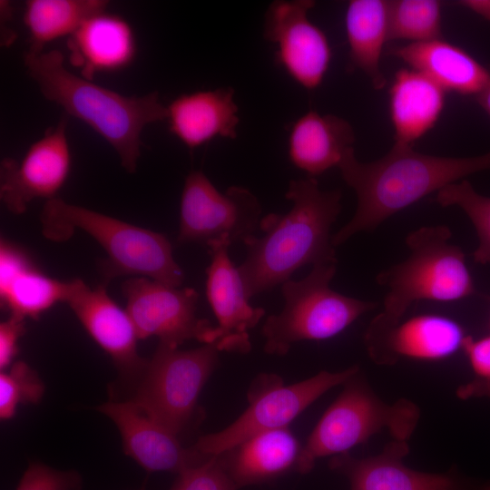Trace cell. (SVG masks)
<instances>
[{
  "instance_id": "9c48e42d",
  "label": "cell",
  "mask_w": 490,
  "mask_h": 490,
  "mask_svg": "<svg viewBox=\"0 0 490 490\" xmlns=\"http://www.w3.org/2000/svg\"><path fill=\"white\" fill-rule=\"evenodd\" d=\"M358 371V366L338 372L322 370L289 386L278 376H260L250 387V406L243 414L223 430L201 436L192 447L205 456H218L257 434L286 427L319 397Z\"/></svg>"
},
{
  "instance_id": "7c38bea8",
  "label": "cell",
  "mask_w": 490,
  "mask_h": 490,
  "mask_svg": "<svg viewBox=\"0 0 490 490\" xmlns=\"http://www.w3.org/2000/svg\"><path fill=\"white\" fill-rule=\"evenodd\" d=\"M315 4L274 1L266 11L263 31L264 37L276 44V64L307 90L321 84L332 57L327 35L308 16Z\"/></svg>"
},
{
  "instance_id": "52a82bcc",
  "label": "cell",
  "mask_w": 490,
  "mask_h": 490,
  "mask_svg": "<svg viewBox=\"0 0 490 490\" xmlns=\"http://www.w3.org/2000/svg\"><path fill=\"white\" fill-rule=\"evenodd\" d=\"M337 262L317 263L304 279L281 284L284 308L280 313L270 316L262 327L265 352L283 356L296 342L330 338L377 306L374 301L351 298L330 288Z\"/></svg>"
},
{
  "instance_id": "7402d4cb",
  "label": "cell",
  "mask_w": 490,
  "mask_h": 490,
  "mask_svg": "<svg viewBox=\"0 0 490 490\" xmlns=\"http://www.w3.org/2000/svg\"><path fill=\"white\" fill-rule=\"evenodd\" d=\"M301 448L286 426L257 434L218 456L239 489L296 471Z\"/></svg>"
},
{
  "instance_id": "603a6c76",
  "label": "cell",
  "mask_w": 490,
  "mask_h": 490,
  "mask_svg": "<svg viewBox=\"0 0 490 490\" xmlns=\"http://www.w3.org/2000/svg\"><path fill=\"white\" fill-rule=\"evenodd\" d=\"M446 91L412 68L398 70L390 85L389 113L395 143H413L432 129L445 107Z\"/></svg>"
},
{
  "instance_id": "83f0119b",
  "label": "cell",
  "mask_w": 490,
  "mask_h": 490,
  "mask_svg": "<svg viewBox=\"0 0 490 490\" xmlns=\"http://www.w3.org/2000/svg\"><path fill=\"white\" fill-rule=\"evenodd\" d=\"M442 38L441 2L389 1L388 40L421 43Z\"/></svg>"
},
{
  "instance_id": "9a60e30c",
  "label": "cell",
  "mask_w": 490,
  "mask_h": 490,
  "mask_svg": "<svg viewBox=\"0 0 490 490\" xmlns=\"http://www.w3.org/2000/svg\"><path fill=\"white\" fill-rule=\"evenodd\" d=\"M117 426L125 455L147 472L181 474L211 456L184 448L178 436L151 418L132 401H108L97 407Z\"/></svg>"
},
{
  "instance_id": "8fae6325",
  "label": "cell",
  "mask_w": 490,
  "mask_h": 490,
  "mask_svg": "<svg viewBox=\"0 0 490 490\" xmlns=\"http://www.w3.org/2000/svg\"><path fill=\"white\" fill-rule=\"evenodd\" d=\"M122 291L139 339L157 337L160 343L175 348L190 339L215 343L216 326L198 318V293L193 289L133 277L122 283Z\"/></svg>"
},
{
  "instance_id": "5bb4252c",
  "label": "cell",
  "mask_w": 490,
  "mask_h": 490,
  "mask_svg": "<svg viewBox=\"0 0 490 490\" xmlns=\"http://www.w3.org/2000/svg\"><path fill=\"white\" fill-rule=\"evenodd\" d=\"M407 441L391 440L375 456L357 458L349 453L332 456L328 466L345 475L350 490H490V482L478 483L456 470L427 473L403 463Z\"/></svg>"
},
{
  "instance_id": "cb8c5ba5",
  "label": "cell",
  "mask_w": 490,
  "mask_h": 490,
  "mask_svg": "<svg viewBox=\"0 0 490 490\" xmlns=\"http://www.w3.org/2000/svg\"><path fill=\"white\" fill-rule=\"evenodd\" d=\"M354 142L355 132L348 121L309 111L289 129V157L297 168L314 178L338 167Z\"/></svg>"
},
{
  "instance_id": "d6a6232c",
  "label": "cell",
  "mask_w": 490,
  "mask_h": 490,
  "mask_svg": "<svg viewBox=\"0 0 490 490\" xmlns=\"http://www.w3.org/2000/svg\"><path fill=\"white\" fill-rule=\"evenodd\" d=\"M23 318L15 316L0 323V369L6 370L18 353V342L25 331Z\"/></svg>"
},
{
  "instance_id": "e0dca14e",
  "label": "cell",
  "mask_w": 490,
  "mask_h": 490,
  "mask_svg": "<svg viewBox=\"0 0 490 490\" xmlns=\"http://www.w3.org/2000/svg\"><path fill=\"white\" fill-rule=\"evenodd\" d=\"M229 241L210 245L211 264L206 270V296L218 320L215 343L219 351L247 353L250 350L249 330L265 310L250 305L238 268L231 262Z\"/></svg>"
},
{
  "instance_id": "4316f807",
  "label": "cell",
  "mask_w": 490,
  "mask_h": 490,
  "mask_svg": "<svg viewBox=\"0 0 490 490\" xmlns=\"http://www.w3.org/2000/svg\"><path fill=\"white\" fill-rule=\"evenodd\" d=\"M104 0H29L23 15L29 34V52L44 51L45 44L71 36L89 17L106 11Z\"/></svg>"
},
{
  "instance_id": "ac0fdd59",
  "label": "cell",
  "mask_w": 490,
  "mask_h": 490,
  "mask_svg": "<svg viewBox=\"0 0 490 490\" xmlns=\"http://www.w3.org/2000/svg\"><path fill=\"white\" fill-rule=\"evenodd\" d=\"M69 60L80 75L93 81L98 73H112L126 68L136 55L132 27L122 16L98 13L68 38Z\"/></svg>"
},
{
  "instance_id": "30bf717a",
  "label": "cell",
  "mask_w": 490,
  "mask_h": 490,
  "mask_svg": "<svg viewBox=\"0 0 490 490\" xmlns=\"http://www.w3.org/2000/svg\"><path fill=\"white\" fill-rule=\"evenodd\" d=\"M261 206L249 190L240 186L219 191L201 171L185 179L181 198L178 242L244 241L260 224Z\"/></svg>"
},
{
  "instance_id": "1f68e13d",
  "label": "cell",
  "mask_w": 490,
  "mask_h": 490,
  "mask_svg": "<svg viewBox=\"0 0 490 490\" xmlns=\"http://www.w3.org/2000/svg\"><path fill=\"white\" fill-rule=\"evenodd\" d=\"M83 478L74 470H58L42 463H31L16 490H82Z\"/></svg>"
},
{
  "instance_id": "277c9868",
  "label": "cell",
  "mask_w": 490,
  "mask_h": 490,
  "mask_svg": "<svg viewBox=\"0 0 490 490\" xmlns=\"http://www.w3.org/2000/svg\"><path fill=\"white\" fill-rule=\"evenodd\" d=\"M446 225L424 226L407 234L408 257L377 274L376 281L387 289L383 309L369 322L364 344L378 364L391 331L416 302H450L475 292L473 278L460 247L451 243Z\"/></svg>"
},
{
  "instance_id": "d4e9b609",
  "label": "cell",
  "mask_w": 490,
  "mask_h": 490,
  "mask_svg": "<svg viewBox=\"0 0 490 490\" xmlns=\"http://www.w3.org/2000/svg\"><path fill=\"white\" fill-rule=\"evenodd\" d=\"M466 336L454 319L422 314L401 321L390 333L377 365H393L400 358L435 361L463 348Z\"/></svg>"
},
{
  "instance_id": "ba28073f",
  "label": "cell",
  "mask_w": 490,
  "mask_h": 490,
  "mask_svg": "<svg viewBox=\"0 0 490 490\" xmlns=\"http://www.w3.org/2000/svg\"><path fill=\"white\" fill-rule=\"evenodd\" d=\"M218 352L214 345L181 350L159 342L129 400L178 436L194 414L201 391L218 364Z\"/></svg>"
},
{
  "instance_id": "484cf974",
  "label": "cell",
  "mask_w": 490,
  "mask_h": 490,
  "mask_svg": "<svg viewBox=\"0 0 490 490\" xmlns=\"http://www.w3.org/2000/svg\"><path fill=\"white\" fill-rule=\"evenodd\" d=\"M388 10L389 1L351 0L345 15L350 68L362 71L376 90L387 83L380 57L389 41Z\"/></svg>"
},
{
  "instance_id": "8992f818",
  "label": "cell",
  "mask_w": 490,
  "mask_h": 490,
  "mask_svg": "<svg viewBox=\"0 0 490 490\" xmlns=\"http://www.w3.org/2000/svg\"><path fill=\"white\" fill-rule=\"evenodd\" d=\"M343 385L301 448L296 469L299 474L310 472L318 458L348 453L383 431L393 440L408 442L418 424L420 410L413 401L385 402L360 371Z\"/></svg>"
},
{
  "instance_id": "3957f363",
  "label": "cell",
  "mask_w": 490,
  "mask_h": 490,
  "mask_svg": "<svg viewBox=\"0 0 490 490\" xmlns=\"http://www.w3.org/2000/svg\"><path fill=\"white\" fill-rule=\"evenodd\" d=\"M24 65L47 100L93 129L116 152L124 170L135 172L143 129L167 119L157 92L124 96L98 85L70 71L58 50L27 51Z\"/></svg>"
},
{
  "instance_id": "5b68a950",
  "label": "cell",
  "mask_w": 490,
  "mask_h": 490,
  "mask_svg": "<svg viewBox=\"0 0 490 490\" xmlns=\"http://www.w3.org/2000/svg\"><path fill=\"white\" fill-rule=\"evenodd\" d=\"M43 235L53 241L69 240L75 230L93 238L106 251L105 274L134 275L181 287L184 275L162 233L54 198L40 214Z\"/></svg>"
},
{
  "instance_id": "7a4b0ae2",
  "label": "cell",
  "mask_w": 490,
  "mask_h": 490,
  "mask_svg": "<svg viewBox=\"0 0 490 490\" xmlns=\"http://www.w3.org/2000/svg\"><path fill=\"white\" fill-rule=\"evenodd\" d=\"M338 168L356 192L358 205L353 218L332 235L335 247L358 232L376 230L389 217L434 191L490 170V151L475 157H444L394 143L383 157L361 162L352 148Z\"/></svg>"
},
{
  "instance_id": "e575fe53",
  "label": "cell",
  "mask_w": 490,
  "mask_h": 490,
  "mask_svg": "<svg viewBox=\"0 0 490 490\" xmlns=\"http://www.w3.org/2000/svg\"><path fill=\"white\" fill-rule=\"evenodd\" d=\"M456 4L490 22V0H462Z\"/></svg>"
},
{
  "instance_id": "ffe728a7",
  "label": "cell",
  "mask_w": 490,
  "mask_h": 490,
  "mask_svg": "<svg viewBox=\"0 0 490 490\" xmlns=\"http://www.w3.org/2000/svg\"><path fill=\"white\" fill-rule=\"evenodd\" d=\"M72 280L62 281L40 271L17 246L1 240L0 299L10 316L38 318L58 302H65Z\"/></svg>"
},
{
  "instance_id": "d590c367",
  "label": "cell",
  "mask_w": 490,
  "mask_h": 490,
  "mask_svg": "<svg viewBox=\"0 0 490 490\" xmlns=\"http://www.w3.org/2000/svg\"><path fill=\"white\" fill-rule=\"evenodd\" d=\"M475 97L478 104L490 117V79L486 85Z\"/></svg>"
},
{
  "instance_id": "d6986e66",
  "label": "cell",
  "mask_w": 490,
  "mask_h": 490,
  "mask_svg": "<svg viewBox=\"0 0 490 490\" xmlns=\"http://www.w3.org/2000/svg\"><path fill=\"white\" fill-rule=\"evenodd\" d=\"M234 90L222 87L176 97L167 106L170 132L193 150L216 137L235 139L240 122Z\"/></svg>"
},
{
  "instance_id": "6da1fadb",
  "label": "cell",
  "mask_w": 490,
  "mask_h": 490,
  "mask_svg": "<svg viewBox=\"0 0 490 490\" xmlns=\"http://www.w3.org/2000/svg\"><path fill=\"white\" fill-rule=\"evenodd\" d=\"M286 214L263 217L261 237L243 242L247 254L238 267L249 299L290 279L307 265L337 260L331 227L341 211V191H322L313 177L289 181Z\"/></svg>"
},
{
  "instance_id": "4dcf8cb0",
  "label": "cell",
  "mask_w": 490,
  "mask_h": 490,
  "mask_svg": "<svg viewBox=\"0 0 490 490\" xmlns=\"http://www.w3.org/2000/svg\"><path fill=\"white\" fill-rule=\"evenodd\" d=\"M170 490H238L220 456L178 475Z\"/></svg>"
},
{
  "instance_id": "44dd1931",
  "label": "cell",
  "mask_w": 490,
  "mask_h": 490,
  "mask_svg": "<svg viewBox=\"0 0 490 490\" xmlns=\"http://www.w3.org/2000/svg\"><path fill=\"white\" fill-rule=\"evenodd\" d=\"M389 54L446 92L476 96L490 79L489 71L469 53L443 38L396 46Z\"/></svg>"
},
{
  "instance_id": "f546056e",
  "label": "cell",
  "mask_w": 490,
  "mask_h": 490,
  "mask_svg": "<svg viewBox=\"0 0 490 490\" xmlns=\"http://www.w3.org/2000/svg\"><path fill=\"white\" fill-rule=\"evenodd\" d=\"M44 393V385L36 371L18 360L0 374V418L14 417L21 404H37Z\"/></svg>"
},
{
  "instance_id": "8d00e7d4",
  "label": "cell",
  "mask_w": 490,
  "mask_h": 490,
  "mask_svg": "<svg viewBox=\"0 0 490 490\" xmlns=\"http://www.w3.org/2000/svg\"><path fill=\"white\" fill-rule=\"evenodd\" d=\"M142 490H143V489H142Z\"/></svg>"
},
{
  "instance_id": "f1b7e54d",
  "label": "cell",
  "mask_w": 490,
  "mask_h": 490,
  "mask_svg": "<svg viewBox=\"0 0 490 490\" xmlns=\"http://www.w3.org/2000/svg\"><path fill=\"white\" fill-rule=\"evenodd\" d=\"M436 201L443 207L457 206L470 219L478 237L474 252L477 263H490V197L477 193L466 180L439 190Z\"/></svg>"
},
{
  "instance_id": "2e32d148",
  "label": "cell",
  "mask_w": 490,
  "mask_h": 490,
  "mask_svg": "<svg viewBox=\"0 0 490 490\" xmlns=\"http://www.w3.org/2000/svg\"><path fill=\"white\" fill-rule=\"evenodd\" d=\"M64 303L122 375L140 376L146 359L138 353L137 332L126 310L111 299L104 287L92 289L74 279Z\"/></svg>"
},
{
  "instance_id": "836d02e7",
  "label": "cell",
  "mask_w": 490,
  "mask_h": 490,
  "mask_svg": "<svg viewBox=\"0 0 490 490\" xmlns=\"http://www.w3.org/2000/svg\"><path fill=\"white\" fill-rule=\"evenodd\" d=\"M463 349L475 376L481 380L490 382V335L478 339L466 336Z\"/></svg>"
},
{
  "instance_id": "4fadbf2b",
  "label": "cell",
  "mask_w": 490,
  "mask_h": 490,
  "mask_svg": "<svg viewBox=\"0 0 490 490\" xmlns=\"http://www.w3.org/2000/svg\"><path fill=\"white\" fill-rule=\"evenodd\" d=\"M66 127L64 115L55 127L31 144L21 161H1L0 199L14 214L24 213L34 199L55 198L65 183L72 165Z\"/></svg>"
}]
</instances>
